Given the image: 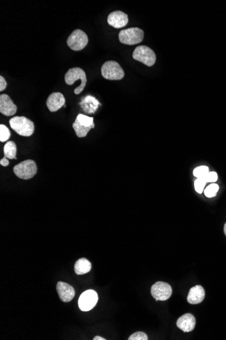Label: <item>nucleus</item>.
Wrapping results in <instances>:
<instances>
[{"instance_id": "nucleus-1", "label": "nucleus", "mask_w": 226, "mask_h": 340, "mask_svg": "<svg viewBox=\"0 0 226 340\" xmlns=\"http://www.w3.org/2000/svg\"><path fill=\"white\" fill-rule=\"evenodd\" d=\"M10 126L19 135L30 137L35 131L33 122L24 117H15L10 120Z\"/></svg>"}, {"instance_id": "nucleus-2", "label": "nucleus", "mask_w": 226, "mask_h": 340, "mask_svg": "<svg viewBox=\"0 0 226 340\" xmlns=\"http://www.w3.org/2000/svg\"><path fill=\"white\" fill-rule=\"evenodd\" d=\"M64 80L68 85H72L74 82L78 81V80H80V86L77 87L74 90V93L76 94H80L81 92L83 91L84 88L86 87V83H87L86 72L80 68L69 69L64 76Z\"/></svg>"}, {"instance_id": "nucleus-3", "label": "nucleus", "mask_w": 226, "mask_h": 340, "mask_svg": "<svg viewBox=\"0 0 226 340\" xmlns=\"http://www.w3.org/2000/svg\"><path fill=\"white\" fill-rule=\"evenodd\" d=\"M14 174L21 180H30L37 174V166L36 163L33 160L23 161L15 165L13 168Z\"/></svg>"}, {"instance_id": "nucleus-4", "label": "nucleus", "mask_w": 226, "mask_h": 340, "mask_svg": "<svg viewBox=\"0 0 226 340\" xmlns=\"http://www.w3.org/2000/svg\"><path fill=\"white\" fill-rule=\"evenodd\" d=\"M144 33L142 29L137 27H132L127 29H123L119 33L120 42L123 44L135 45L139 44L143 40Z\"/></svg>"}, {"instance_id": "nucleus-5", "label": "nucleus", "mask_w": 226, "mask_h": 340, "mask_svg": "<svg viewBox=\"0 0 226 340\" xmlns=\"http://www.w3.org/2000/svg\"><path fill=\"white\" fill-rule=\"evenodd\" d=\"M102 76L109 80H120L125 76V72L121 66L114 61L105 62L101 68Z\"/></svg>"}, {"instance_id": "nucleus-6", "label": "nucleus", "mask_w": 226, "mask_h": 340, "mask_svg": "<svg viewBox=\"0 0 226 340\" xmlns=\"http://www.w3.org/2000/svg\"><path fill=\"white\" fill-rule=\"evenodd\" d=\"M133 60L142 63L148 67L154 66L156 62V54L154 51L146 46H139L135 48L133 52Z\"/></svg>"}, {"instance_id": "nucleus-7", "label": "nucleus", "mask_w": 226, "mask_h": 340, "mask_svg": "<svg viewBox=\"0 0 226 340\" xmlns=\"http://www.w3.org/2000/svg\"><path fill=\"white\" fill-rule=\"evenodd\" d=\"M66 42L68 46L72 50H83L88 44V35L81 29H76L68 37Z\"/></svg>"}, {"instance_id": "nucleus-8", "label": "nucleus", "mask_w": 226, "mask_h": 340, "mask_svg": "<svg viewBox=\"0 0 226 340\" xmlns=\"http://www.w3.org/2000/svg\"><path fill=\"white\" fill-rule=\"evenodd\" d=\"M98 296L95 291L90 290L86 291L81 295L78 301V305L80 310L84 312H88L93 309L97 304Z\"/></svg>"}, {"instance_id": "nucleus-9", "label": "nucleus", "mask_w": 226, "mask_h": 340, "mask_svg": "<svg viewBox=\"0 0 226 340\" xmlns=\"http://www.w3.org/2000/svg\"><path fill=\"white\" fill-rule=\"evenodd\" d=\"M151 294L157 301H166L172 295V288L168 283L159 281L151 288Z\"/></svg>"}, {"instance_id": "nucleus-10", "label": "nucleus", "mask_w": 226, "mask_h": 340, "mask_svg": "<svg viewBox=\"0 0 226 340\" xmlns=\"http://www.w3.org/2000/svg\"><path fill=\"white\" fill-rule=\"evenodd\" d=\"M108 23L114 28L120 29L126 26L129 22L128 16L123 12L117 11L108 16Z\"/></svg>"}, {"instance_id": "nucleus-11", "label": "nucleus", "mask_w": 226, "mask_h": 340, "mask_svg": "<svg viewBox=\"0 0 226 340\" xmlns=\"http://www.w3.org/2000/svg\"><path fill=\"white\" fill-rule=\"evenodd\" d=\"M17 111V105L13 103V100L7 94L0 95V112L6 117L15 115Z\"/></svg>"}, {"instance_id": "nucleus-12", "label": "nucleus", "mask_w": 226, "mask_h": 340, "mask_svg": "<svg viewBox=\"0 0 226 340\" xmlns=\"http://www.w3.org/2000/svg\"><path fill=\"white\" fill-rule=\"evenodd\" d=\"M56 291L60 300L65 303L70 302L76 296V292L71 286L64 282L57 283Z\"/></svg>"}, {"instance_id": "nucleus-13", "label": "nucleus", "mask_w": 226, "mask_h": 340, "mask_svg": "<svg viewBox=\"0 0 226 340\" xmlns=\"http://www.w3.org/2000/svg\"><path fill=\"white\" fill-rule=\"evenodd\" d=\"M65 104V98L60 92H53L46 101L47 107L51 112L58 111Z\"/></svg>"}, {"instance_id": "nucleus-14", "label": "nucleus", "mask_w": 226, "mask_h": 340, "mask_svg": "<svg viewBox=\"0 0 226 340\" xmlns=\"http://www.w3.org/2000/svg\"><path fill=\"white\" fill-rule=\"evenodd\" d=\"M195 325V317L190 313L185 314L184 315L179 318L177 321V326L179 329L186 333L193 331Z\"/></svg>"}, {"instance_id": "nucleus-15", "label": "nucleus", "mask_w": 226, "mask_h": 340, "mask_svg": "<svg viewBox=\"0 0 226 340\" xmlns=\"http://www.w3.org/2000/svg\"><path fill=\"white\" fill-rule=\"evenodd\" d=\"M204 298L205 292L204 288L202 286H196L190 289L187 300L190 304H198L201 303Z\"/></svg>"}, {"instance_id": "nucleus-16", "label": "nucleus", "mask_w": 226, "mask_h": 340, "mask_svg": "<svg viewBox=\"0 0 226 340\" xmlns=\"http://www.w3.org/2000/svg\"><path fill=\"white\" fill-rule=\"evenodd\" d=\"M74 272L78 275H83L90 272L92 263L86 258H81L74 264Z\"/></svg>"}, {"instance_id": "nucleus-17", "label": "nucleus", "mask_w": 226, "mask_h": 340, "mask_svg": "<svg viewBox=\"0 0 226 340\" xmlns=\"http://www.w3.org/2000/svg\"><path fill=\"white\" fill-rule=\"evenodd\" d=\"M17 145L14 141H10L9 142L6 143L5 147H4V153H5V156L10 160L12 159H17Z\"/></svg>"}, {"instance_id": "nucleus-18", "label": "nucleus", "mask_w": 226, "mask_h": 340, "mask_svg": "<svg viewBox=\"0 0 226 340\" xmlns=\"http://www.w3.org/2000/svg\"><path fill=\"white\" fill-rule=\"evenodd\" d=\"M72 128H73L74 131H76L77 136L80 137V138H83V137L87 136L88 133H89L90 130L93 129L92 127H86L81 125L77 120L72 124Z\"/></svg>"}, {"instance_id": "nucleus-19", "label": "nucleus", "mask_w": 226, "mask_h": 340, "mask_svg": "<svg viewBox=\"0 0 226 340\" xmlns=\"http://www.w3.org/2000/svg\"><path fill=\"white\" fill-rule=\"evenodd\" d=\"M78 123L84 127L94 128V119L92 117H87L84 115H79L76 119Z\"/></svg>"}, {"instance_id": "nucleus-20", "label": "nucleus", "mask_w": 226, "mask_h": 340, "mask_svg": "<svg viewBox=\"0 0 226 340\" xmlns=\"http://www.w3.org/2000/svg\"><path fill=\"white\" fill-rule=\"evenodd\" d=\"M219 187L217 184H212L206 188L204 190V195L207 198L215 197L217 195V192L219 191Z\"/></svg>"}, {"instance_id": "nucleus-21", "label": "nucleus", "mask_w": 226, "mask_h": 340, "mask_svg": "<svg viewBox=\"0 0 226 340\" xmlns=\"http://www.w3.org/2000/svg\"><path fill=\"white\" fill-rule=\"evenodd\" d=\"M209 173V167L207 166H200L196 167L193 172L194 177L197 178H203Z\"/></svg>"}, {"instance_id": "nucleus-22", "label": "nucleus", "mask_w": 226, "mask_h": 340, "mask_svg": "<svg viewBox=\"0 0 226 340\" xmlns=\"http://www.w3.org/2000/svg\"><path fill=\"white\" fill-rule=\"evenodd\" d=\"M11 135V131L8 129L7 126L0 125V141L1 142H5V141L9 140Z\"/></svg>"}, {"instance_id": "nucleus-23", "label": "nucleus", "mask_w": 226, "mask_h": 340, "mask_svg": "<svg viewBox=\"0 0 226 340\" xmlns=\"http://www.w3.org/2000/svg\"><path fill=\"white\" fill-rule=\"evenodd\" d=\"M207 182L203 178H197V180L194 182V188L196 192L198 194H202L204 192V187L206 186Z\"/></svg>"}, {"instance_id": "nucleus-24", "label": "nucleus", "mask_w": 226, "mask_h": 340, "mask_svg": "<svg viewBox=\"0 0 226 340\" xmlns=\"http://www.w3.org/2000/svg\"><path fill=\"white\" fill-rule=\"evenodd\" d=\"M129 340H147L148 339V336L143 332H135L129 337Z\"/></svg>"}, {"instance_id": "nucleus-25", "label": "nucleus", "mask_w": 226, "mask_h": 340, "mask_svg": "<svg viewBox=\"0 0 226 340\" xmlns=\"http://www.w3.org/2000/svg\"><path fill=\"white\" fill-rule=\"evenodd\" d=\"M203 179H204V180H205L207 183H213L217 182L218 179L217 173L209 172V174L207 175V176L203 178Z\"/></svg>"}, {"instance_id": "nucleus-26", "label": "nucleus", "mask_w": 226, "mask_h": 340, "mask_svg": "<svg viewBox=\"0 0 226 340\" xmlns=\"http://www.w3.org/2000/svg\"><path fill=\"white\" fill-rule=\"evenodd\" d=\"M7 87V82L3 76H0V91H3Z\"/></svg>"}, {"instance_id": "nucleus-27", "label": "nucleus", "mask_w": 226, "mask_h": 340, "mask_svg": "<svg viewBox=\"0 0 226 340\" xmlns=\"http://www.w3.org/2000/svg\"><path fill=\"white\" fill-rule=\"evenodd\" d=\"M0 164L3 166H8L9 165V160L5 156L2 159L1 161H0Z\"/></svg>"}, {"instance_id": "nucleus-28", "label": "nucleus", "mask_w": 226, "mask_h": 340, "mask_svg": "<svg viewBox=\"0 0 226 340\" xmlns=\"http://www.w3.org/2000/svg\"><path fill=\"white\" fill-rule=\"evenodd\" d=\"M94 340H106L105 338L100 337V336H96V337H94Z\"/></svg>"}, {"instance_id": "nucleus-29", "label": "nucleus", "mask_w": 226, "mask_h": 340, "mask_svg": "<svg viewBox=\"0 0 226 340\" xmlns=\"http://www.w3.org/2000/svg\"><path fill=\"white\" fill-rule=\"evenodd\" d=\"M223 231H224V234H225V235L226 236V223H225V225H224Z\"/></svg>"}]
</instances>
